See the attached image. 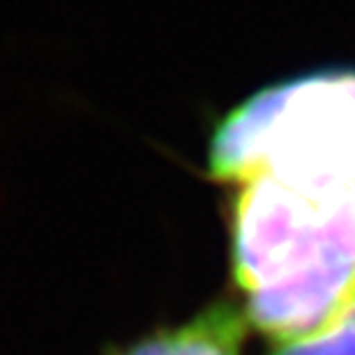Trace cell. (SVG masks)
<instances>
[{"label": "cell", "instance_id": "cell-2", "mask_svg": "<svg viewBox=\"0 0 355 355\" xmlns=\"http://www.w3.org/2000/svg\"><path fill=\"white\" fill-rule=\"evenodd\" d=\"M268 355H355V304L311 335L277 342Z\"/></svg>", "mask_w": 355, "mask_h": 355}, {"label": "cell", "instance_id": "cell-1", "mask_svg": "<svg viewBox=\"0 0 355 355\" xmlns=\"http://www.w3.org/2000/svg\"><path fill=\"white\" fill-rule=\"evenodd\" d=\"M247 337L243 307L231 300L210 302L178 328H162L109 355H240Z\"/></svg>", "mask_w": 355, "mask_h": 355}]
</instances>
